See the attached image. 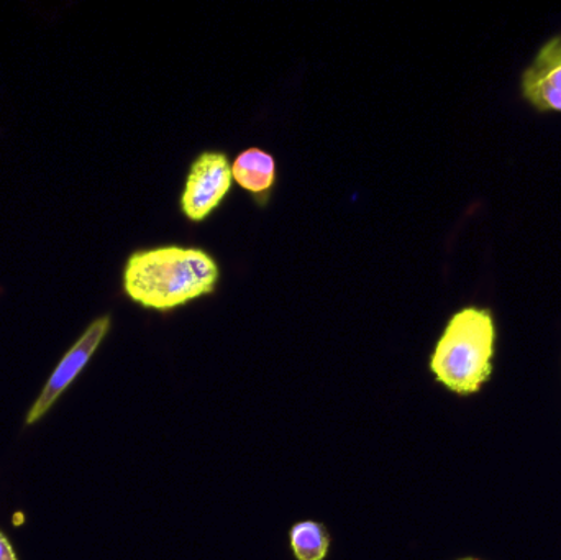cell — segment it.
<instances>
[{
	"label": "cell",
	"instance_id": "6da1fadb",
	"mask_svg": "<svg viewBox=\"0 0 561 560\" xmlns=\"http://www.w3.org/2000/svg\"><path fill=\"white\" fill-rule=\"evenodd\" d=\"M219 278V265L206 250L157 247L128 256L124 289L144 308L171 311L216 292Z\"/></svg>",
	"mask_w": 561,
	"mask_h": 560
},
{
	"label": "cell",
	"instance_id": "7a4b0ae2",
	"mask_svg": "<svg viewBox=\"0 0 561 560\" xmlns=\"http://www.w3.org/2000/svg\"><path fill=\"white\" fill-rule=\"evenodd\" d=\"M496 341V321L490 308L467 306L455 312L431 357L435 380L460 397L478 393L493 375Z\"/></svg>",
	"mask_w": 561,
	"mask_h": 560
},
{
	"label": "cell",
	"instance_id": "3957f363",
	"mask_svg": "<svg viewBox=\"0 0 561 560\" xmlns=\"http://www.w3.org/2000/svg\"><path fill=\"white\" fill-rule=\"evenodd\" d=\"M232 164L220 151H204L191 164L181 194V209L191 222L206 220L232 190Z\"/></svg>",
	"mask_w": 561,
	"mask_h": 560
},
{
	"label": "cell",
	"instance_id": "277c9868",
	"mask_svg": "<svg viewBox=\"0 0 561 560\" xmlns=\"http://www.w3.org/2000/svg\"><path fill=\"white\" fill-rule=\"evenodd\" d=\"M111 316H101V318L95 319L85 329L84 334L66 352L65 357L56 365L51 377L48 378L45 387H43L42 393H39L35 403L30 408L28 414L25 418L26 426H32V424L42 421L46 413L55 407L59 397L68 390L69 385L84 370L92 355L101 347L102 342H104L108 331H111Z\"/></svg>",
	"mask_w": 561,
	"mask_h": 560
},
{
	"label": "cell",
	"instance_id": "5b68a950",
	"mask_svg": "<svg viewBox=\"0 0 561 560\" xmlns=\"http://www.w3.org/2000/svg\"><path fill=\"white\" fill-rule=\"evenodd\" d=\"M523 98L540 112H561V33L550 38L524 71Z\"/></svg>",
	"mask_w": 561,
	"mask_h": 560
},
{
	"label": "cell",
	"instance_id": "8992f818",
	"mask_svg": "<svg viewBox=\"0 0 561 560\" xmlns=\"http://www.w3.org/2000/svg\"><path fill=\"white\" fill-rule=\"evenodd\" d=\"M233 181L255 197H266L276 181V161L262 148H249L236 158L232 164Z\"/></svg>",
	"mask_w": 561,
	"mask_h": 560
},
{
	"label": "cell",
	"instance_id": "52a82bcc",
	"mask_svg": "<svg viewBox=\"0 0 561 560\" xmlns=\"http://www.w3.org/2000/svg\"><path fill=\"white\" fill-rule=\"evenodd\" d=\"M329 532L322 523L306 519L289 529V546L296 560H325L329 556Z\"/></svg>",
	"mask_w": 561,
	"mask_h": 560
},
{
	"label": "cell",
	"instance_id": "ba28073f",
	"mask_svg": "<svg viewBox=\"0 0 561 560\" xmlns=\"http://www.w3.org/2000/svg\"><path fill=\"white\" fill-rule=\"evenodd\" d=\"M0 560H19L12 542L7 539L2 532H0Z\"/></svg>",
	"mask_w": 561,
	"mask_h": 560
},
{
	"label": "cell",
	"instance_id": "9c48e42d",
	"mask_svg": "<svg viewBox=\"0 0 561 560\" xmlns=\"http://www.w3.org/2000/svg\"><path fill=\"white\" fill-rule=\"evenodd\" d=\"M460 560H478V559H460Z\"/></svg>",
	"mask_w": 561,
	"mask_h": 560
}]
</instances>
